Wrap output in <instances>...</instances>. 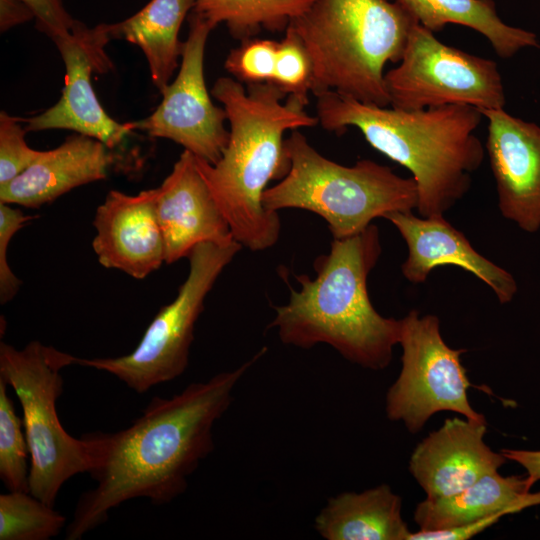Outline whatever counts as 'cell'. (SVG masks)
Segmentation results:
<instances>
[{"instance_id": "obj_1", "label": "cell", "mask_w": 540, "mask_h": 540, "mask_svg": "<svg viewBox=\"0 0 540 540\" xmlns=\"http://www.w3.org/2000/svg\"><path fill=\"white\" fill-rule=\"evenodd\" d=\"M265 351L170 398L153 397L121 431L90 433L94 465L89 474L97 484L79 498L65 539H81L131 499L162 505L183 494L189 476L214 449L213 427L230 407L234 388Z\"/></svg>"}, {"instance_id": "obj_2", "label": "cell", "mask_w": 540, "mask_h": 540, "mask_svg": "<svg viewBox=\"0 0 540 540\" xmlns=\"http://www.w3.org/2000/svg\"><path fill=\"white\" fill-rule=\"evenodd\" d=\"M223 104L230 136L216 164L196 157V166L225 215L234 239L251 251L274 246L280 236L278 212L267 210L263 193L289 169L284 133L319 124L301 103L272 82L247 84L219 77L211 90Z\"/></svg>"}, {"instance_id": "obj_3", "label": "cell", "mask_w": 540, "mask_h": 540, "mask_svg": "<svg viewBox=\"0 0 540 540\" xmlns=\"http://www.w3.org/2000/svg\"><path fill=\"white\" fill-rule=\"evenodd\" d=\"M322 128H357L371 147L406 168L417 185V212L444 216L470 190L485 148L476 135L483 115L467 105L401 110L361 102L337 91L316 96Z\"/></svg>"}, {"instance_id": "obj_4", "label": "cell", "mask_w": 540, "mask_h": 540, "mask_svg": "<svg viewBox=\"0 0 540 540\" xmlns=\"http://www.w3.org/2000/svg\"><path fill=\"white\" fill-rule=\"evenodd\" d=\"M381 252L375 224L333 239L329 253L314 261L315 277L295 275L300 289L289 287V300L275 307L269 327L286 345L309 349L323 343L363 368H386L399 344L401 319L380 315L369 298L368 276Z\"/></svg>"}, {"instance_id": "obj_5", "label": "cell", "mask_w": 540, "mask_h": 540, "mask_svg": "<svg viewBox=\"0 0 540 540\" xmlns=\"http://www.w3.org/2000/svg\"><path fill=\"white\" fill-rule=\"evenodd\" d=\"M416 18L390 0H314L290 25L313 64L312 94L390 106L384 68L398 63Z\"/></svg>"}, {"instance_id": "obj_6", "label": "cell", "mask_w": 540, "mask_h": 540, "mask_svg": "<svg viewBox=\"0 0 540 540\" xmlns=\"http://www.w3.org/2000/svg\"><path fill=\"white\" fill-rule=\"evenodd\" d=\"M289 169L263 193L267 210L297 208L321 216L333 239L364 231L376 218L392 212L413 211L417 185L385 165L369 159L345 166L320 154L299 131L284 141Z\"/></svg>"}, {"instance_id": "obj_7", "label": "cell", "mask_w": 540, "mask_h": 540, "mask_svg": "<svg viewBox=\"0 0 540 540\" xmlns=\"http://www.w3.org/2000/svg\"><path fill=\"white\" fill-rule=\"evenodd\" d=\"M74 356L31 341L23 349L0 343V379L10 385L23 411L30 453L29 492L54 506L63 484L94 465L90 433L72 437L62 426L56 408L63 392L61 370Z\"/></svg>"}, {"instance_id": "obj_8", "label": "cell", "mask_w": 540, "mask_h": 540, "mask_svg": "<svg viewBox=\"0 0 540 540\" xmlns=\"http://www.w3.org/2000/svg\"><path fill=\"white\" fill-rule=\"evenodd\" d=\"M241 247L237 241L196 245L187 256L189 272L175 299L158 311L131 353L114 358L74 356V364L108 372L140 394L181 376L205 299Z\"/></svg>"}, {"instance_id": "obj_9", "label": "cell", "mask_w": 540, "mask_h": 540, "mask_svg": "<svg viewBox=\"0 0 540 540\" xmlns=\"http://www.w3.org/2000/svg\"><path fill=\"white\" fill-rule=\"evenodd\" d=\"M385 83L390 106L407 111L445 105L502 109L506 103L495 61L445 44L419 23L398 65L385 73Z\"/></svg>"}, {"instance_id": "obj_10", "label": "cell", "mask_w": 540, "mask_h": 540, "mask_svg": "<svg viewBox=\"0 0 540 540\" xmlns=\"http://www.w3.org/2000/svg\"><path fill=\"white\" fill-rule=\"evenodd\" d=\"M399 344L402 368L386 394L390 420L403 422L410 433H418L440 411L487 422L469 403L471 383L460 360L466 350L446 344L437 316L411 310L401 319Z\"/></svg>"}, {"instance_id": "obj_11", "label": "cell", "mask_w": 540, "mask_h": 540, "mask_svg": "<svg viewBox=\"0 0 540 540\" xmlns=\"http://www.w3.org/2000/svg\"><path fill=\"white\" fill-rule=\"evenodd\" d=\"M189 24L176 78L160 91L162 101L152 114L128 125L150 137L172 140L196 157L216 164L230 131L225 127L226 111L213 104L204 76L206 42L215 26L193 10Z\"/></svg>"}, {"instance_id": "obj_12", "label": "cell", "mask_w": 540, "mask_h": 540, "mask_svg": "<svg viewBox=\"0 0 540 540\" xmlns=\"http://www.w3.org/2000/svg\"><path fill=\"white\" fill-rule=\"evenodd\" d=\"M52 41L65 65V85L56 104L24 120L26 131L67 129L118 149L134 131L128 122L119 123L106 113L91 83L93 72L105 73L112 68L104 50L110 41L106 23L90 28L76 20L68 34Z\"/></svg>"}, {"instance_id": "obj_13", "label": "cell", "mask_w": 540, "mask_h": 540, "mask_svg": "<svg viewBox=\"0 0 540 540\" xmlns=\"http://www.w3.org/2000/svg\"><path fill=\"white\" fill-rule=\"evenodd\" d=\"M488 121L485 151L501 215L521 230L540 229V126L502 109L480 110Z\"/></svg>"}, {"instance_id": "obj_14", "label": "cell", "mask_w": 540, "mask_h": 540, "mask_svg": "<svg viewBox=\"0 0 540 540\" xmlns=\"http://www.w3.org/2000/svg\"><path fill=\"white\" fill-rule=\"evenodd\" d=\"M158 187L136 195L107 193L93 219L92 248L105 268L144 279L165 263V248L156 215Z\"/></svg>"}, {"instance_id": "obj_15", "label": "cell", "mask_w": 540, "mask_h": 540, "mask_svg": "<svg viewBox=\"0 0 540 540\" xmlns=\"http://www.w3.org/2000/svg\"><path fill=\"white\" fill-rule=\"evenodd\" d=\"M156 215L163 237L165 263L187 258L200 243L236 241L230 225L197 169L195 155L184 150L158 187Z\"/></svg>"}, {"instance_id": "obj_16", "label": "cell", "mask_w": 540, "mask_h": 540, "mask_svg": "<svg viewBox=\"0 0 540 540\" xmlns=\"http://www.w3.org/2000/svg\"><path fill=\"white\" fill-rule=\"evenodd\" d=\"M383 218L395 226L406 243L407 258L401 271L409 282L424 283L436 267L453 265L483 281L501 304L513 300L518 290L513 275L477 252L444 216L422 217L413 211H398Z\"/></svg>"}, {"instance_id": "obj_17", "label": "cell", "mask_w": 540, "mask_h": 540, "mask_svg": "<svg viewBox=\"0 0 540 540\" xmlns=\"http://www.w3.org/2000/svg\"><path fill=\"white\" fill-rule=\"evenodd\" d=\"M487 422L446 419L414 449L409 471L428 498L456 494L506 463L485 442Z\"/></svg>"}, {"instance_id": "obj_18", "label": "cell", "mask_w": 540, "mask_h": 540, "mask_svg": "<svg viewBox=\"0 0 540 540\" xmlns=\"http://www.w3.org/2000/svg\"><path fill=\"white\" fill-rule=\"evenodd\" d=\"M117 149L82 134L42 151L22 174L0 186V202L40 208L79 186L103 180L122 164Z\"/></svg>"}, {"instance_id": "obj_19", "label": "cell", "mask_w": 540, "mask_h": 540, "mask_svg": "<svg viewBox=\"0 0 540 540\" xmlns=\"http://www.w3.org/2000/svg\"><path fill=\"white\" fill-rule=\"evenodd\" d=\"M526 477H504L498 471L484 475L464 490L417 504L413 519L419 530L463 527L496 513H516L540 504V492L531 493Z\"/></svg>"}, {"instance_id": "obj_20", "label": "cell", "mask_w": 540, "mask_h": 540, "mask_svg": "<svg viewBox=\"0 0 540 540\" xmlns=\"http://www.w3.org/2000/svg\"><path fill=\"white\" fill-rule=\"evenodd\" d=\"M401 509V497L386 484L344 492L328 500L314 528L327 540H407L411 531Z\"/></svg>"}, {"instance_id": "obj_21", "label": "cell", "mask_w": 540, "mask_h": 540, "mask_svg": "<svg viewBox=\"0 0 540 540\" xmlns=\"http://www.w3.org/2000/svg\"><path fill=\"white\" fill-rule=\"evenodd\" d=\"M195 0H150L134 15L106 24L110 40L122 39L137 45L146 57L154 86L162 91L178 67L183 42L181 25Z\"/></svg>"}, {"instance_id": "obj_22", "label": "cell", "mask_w": 540, "mask_h": 540, "mask_svg": "<svg viewBox=\"0 0 540 540\" xmlns=\"http://www.w3.org/2000/svg\"><path fill=\"white\" fill-rule=\"evenodd\" d=\"M406 8L426 29L441 31L458 24L483 35L501 58H510L526 47H539L535 33L506 24L493 0H390Z\"/></svg>"}, {"instance_id": "obj_23", "label": "cell", "mask_w": 540, "mask_h": 540, "mask_svg": "<svg viewBox=\"0 0 540 540\" xmlns=\"http://www.w3.org/2000/svg\"><path fill=\"white\" fill-rule=\"evenodd\" d=\"M314 0H195L193 11L213 26L224 23L231 36L243 41L261 30L282 32Z\"/></svg>"}, {"instance_id": "obj_24", "label": "cell", "mask_w": 540, "mask_h": 540, "mask_svg": "<svg viewBox=\"0 0 540 540\" xmlns=\"http://www.w3.org/2000/svg\"><path fill=\"white\" fill-rule=\"evenodd\" d=\"M65 525V516L28 491L0 495V540H48Z\"/></svg>"}, {"instance_id": "obj_25", "label": "cell", "mask_w": 540, "mask_h": 540, "mask_svg": "<svg viewBox=\"0 0 540 540\" xmlns=\"http://www.w3.org/2000/svg\"><path fill=\"white\" fill-rule=\"evenodd\" d=\"M7 386L0 379V478L9 491L29 492L30 453L24 422L16 414Z\"/></svg>"}, {"instance_id": "obj_26", "label": "cell", "mask_w": 540, "mask_h": 540, "mask_svg": "<svg viewBox=\"0 0 540 540\" xmlns=\"http://www.w3.org/2000/svg\"><path fill=\"white\" fill-rule=\"evenodd\" d=\"M284 32V38L278 42L272 83L287 95L286 98L306 107L312 94V60L295 29L289 25Z\"/></svg>"}, {"instance_id": "obj_27", "label": "cell", "mask_w": 540, "mask_h": 540, "mask_svg": "<svg viewBox=\"0 0 540 540\" xmlns=\"http://www.w3.org/2000/svg\"><path fill=\"white\" fill-rule=\"evenodd\" d=\"M278 42L271 39L248 38L230 50L224 67L243 84L272 82Z\"/></svg>"}, {"instance_id": "obj_28", "label": "cell", "mask_w": 540, "mask_h": 540, "mask_svg": "<svg viewBox=\"0 0 540 540\" xmlns=\"http://www.w3.org/2000/svg\"><path fill=\"white\" fill-rule=\"evenodd\" d=\"M22 121L5 111L0 113V186L22 174L42 153L26 143Z\"/></svg>"}, {"instance_id": "obj_29", "label": "cell", "mask_w": 540, "mask_h": 540, "mask_svg": "<svg viewBox=\"0 0 540 540\" xmlns=\"http://www.w3.org/2000/svg\"><path fill=\"white\" fill-rule=\"evenodd\" d=\"M35 216L26 215L12 204L0 202V302L11 301L21 287V280L13 273L8 264L9 243L17 231Z\"/></svg>"}, {"instance_id": "obj_30", "label": "cell", "mask_w": 540, "mask_h": 540, "mask_svg": "<svg viewBox=\"0 0 540 540\" xmlns=\"http://www.w3.org/2000/svg\"><path fill=\"white\" fill-rule=\"evenodd\" d=\"M33 12L35 26L51 39L68 34L75 19L69 14L63 0H22Z\"/></svg>"}, {"instance_id": "obj_31", "label": "cell", "mask_w": 540, "mask_h": 540, "mask_svg": "<svg viewBox=\"0 0 540 540\" xmlns=\"http://www.w3.org/2000/svg\"><path fill=\"white\" fill-rule=\"evenodd\" d=\"M34 20L31 9L22 0H0V31Z\"/></svg>"}, {"instance_id": "obj_32", "label": "cell", "mask_w": 540, "mask_h": 540, "mask_svg": "<svg viewBox=\"0 0 540 540\" xmlns=\"http://www.w3.org/2000/svg\"><path fill=\"white\" fill-rule=\"evenodd\" d=\"M500 452L507 458L520 464L527 472L528 486L540 480V450L501 449Z\"/></svg>"}]
</instances>
